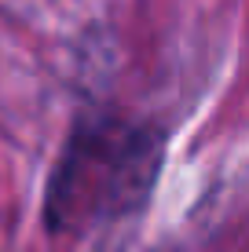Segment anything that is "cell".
Here are the masks:
<instances>
[{"mask_svg":"<svg viewBox=\"0 0 249 252\" xmlns=\"http://www.w3.org/2000/svg\"><path fill=\"white\" fill-rule=\"evenodd\" d=\"M161 164V135L121 117L84 121L73 132L48 190V227L81 230L121 216L147 197Z\"/></svg>","mask_w":249,"mask_h":252,"instance_id":"1","label":"cell"}]
</instances>
